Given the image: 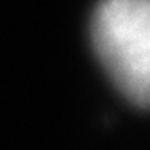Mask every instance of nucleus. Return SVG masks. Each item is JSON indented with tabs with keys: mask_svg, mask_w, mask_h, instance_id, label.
<instances>
[{
	"mask_svg": "<svg viewBox=\"0 0 150 150\" xmlns=\"http://www.w3.org/2000/svg\"><path fill=\"white\" fill-rule=\"evenodd\" d=\"M92 38L118 88L150 107V0H103L92 20Z\"/></svg>",
	"mask_w": 150,
	"mask_h": 150,
	"instance_id": "nucleus-1",
	"label": "nucleus"
}]
</instances>
